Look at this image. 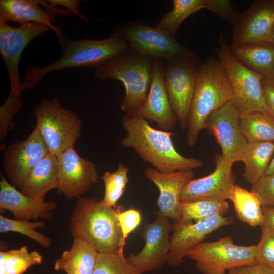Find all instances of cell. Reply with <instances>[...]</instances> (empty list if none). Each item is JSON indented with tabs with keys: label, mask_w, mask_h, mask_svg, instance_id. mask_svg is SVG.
Segmentation results:
<instances>
[{
	"label": "cell",
	"mask_w": 274,
	"mask_h": 274,
	"mask_svg": "<svg viewBox=\"0 0 274 274\" xmlns=\"http://www.w3.org/2000/svg\"><path fill=\"white\" fill-rule=\"evenodd\" d=\"M122 125L126 134L120 145L133 149L142 161L162 172L193 170L203 166L202 161L181 155L173 142L172 132L156 129L146 120L125 115Z\"/></svg>",
	"instance_id": "6da1fadb"
},
{
	"label": "cell",
	"mask_w": 274,
	"mask_h": 274,
	"mask_svg": "<svg viewBox=\"0 0 274 274\" xmlns=\"http://www.w3.org/2000/svg\"><path fill=\"white\" fill-rule=\"evenodd\" d=\"M60 43L63 54L56 61L43 67H26L21 83L22 91L35 87L50 72L71 68H95L129 49L126 40L118 30L104 39L65 38Z\"/></svg>",
	"instance_id": "7a4b0ae2"
},
{
	"label": "cell",
	"mask_w": 274,
	"mask_h": 274,
	"mask_svg": "<svg viewBox=\"0 0 274 274\" xmlns=\"http://www.w3.org/2000/svg\"><path fill=\"white\" fill-rule=\"evenodd\" d=\"M122 206L112 208L95 198L79 196L71 215L68 231L73 238L89 244L98 253H123L119 220Z\"/></svg>",
	"instance_id": "3957f363"
},
{
	"label": "cell",
	"mask_w": 274,
	"mask_h": 274,
	"mask_svg": "<svg viewBox=\"0 0 274 274\" xmlns=\"http://www.w3.org/2000/svg\"><path fill=\"white\" fill-rule=\"evenodd\" d=\"M233 93L225 70L219 59H208L198 69L187 127L186 142L196 143L206 128L209 115L232 100Z\"/></svg>",
	"instance_id": "277c9868"
},
{
	"label": "cell",
	"mask_w": 274,
	"mask_h": 274,
	"mask_svg": "<svg viewBox=\"0 0 274 274\" xmlns=\"http://www.w3.org/2000/svg\"><path fill=\"white\" fill-rule=\"evenodd\" d=\"M153 58L130 48L95 69L96 77L121 81L125 93L120 104L126 115L137 116L148 94L152 78Z\"/></svg>",
	"instance_id": "5b68a950"
},
{
	"label": "cell",
	"mask_w": 274,
	"mask_h": 274,
	"mask_svg": "<svg viewBox=\"0 0 274 274\" xmlns=\"http://www.w3.org/2000/svg\"><path fill=\"white\" fill-rule=\"evenodd\" d=\"M36 128L50 153L58 155L80 136L82 121L77 114L62 106L57 98L43 99L33 108Z\"/></svg>",
	"instance_id": "8992f818"
},
{
	"label": "cell",
	"mask_w": 274,
	"mask_h": 274,
	"mask_svg": "<svg viewBox=\"0 0 274 274\" xmlns=\"http://www.w3.org/2000/svg\"><path fill=\"white\" fill-rule=\"evenodd\" d=\"M218 43L216 51L232 90L231 101L241 115L256 111L268 112L263 96L264 77L233 55L223 35L219 37Z\"/></svg>",
	"instance_id": "52a82bcc"
},
{
	"label": "cell",
	"mask_w": 274,
	"mask_h": 274,
	"mask_svg": "<svg viewBox=\"0 0 274 274\" xmlns=\"http://www.w3.org/2000/svg\"><path fill=\"white\" fill-rule=\"evenodd\" d=\"M256 245L235 244L231 235L214 242H202L187 256L194 260L203 274H226L227 271L256 262Z\"/></svg>",
	"instance_id": "ba28073f"
},
{
	"label": "cell",
	"mask_w": 274,
	"mask_h": 274,
	"mask_svg": "<svg viewBox=\"0 0 274 274\" xmlns=\"http://www.w3.org/2000/svg\"><path fill=\"white\" fill-rule=\"evenodd\" d=\"M200 64L195 56L167 60L164 66V81L169 101L177 122L186 129Z\"/></svg>",
	"instance_id": "9c48e42d"
},
{
	"label": "cell",
	"mask_w": 274,
	"mask_h": 274,
	"mask_svg": "<svg viewBox=\"0 0 274 274\" xmlns=\"http://www.w3.org/2000/svg\"><path fill=\"white\" fill-rule=\"evenodd\" d=\"M126 40L129 48L153 58L166 60L176 57L195 56L194 53L175 38L156 26L141 22H129L117 29Z\"/></svg>",
	"instance_id": "30bf717a"
},
{
	"label": "cell",
	"mask_w": 274,
	"mask_h": 274,
	"mask_svg": "<svg viewBox=\"0 0 274 274\" xmlns=\"http://www.w3.org/2000/svg\"><path fill=\"white\" fill-rule=\"evenodd\" d=\"M50 30L37 23L13 27L0 21V52L9 74L10 95L21 96L22 93L19 68L24 49L33 39Z\"/></svg>",
	"instance_id": "8fae6325"
},
{
	"label": "cell",
	"mask_w": 274,
	"mask_h": 274,
	"mask_svg": "<svg viewBox=\"0 0 274 274\" xmlns=\"http://www.w3.org/2000/svg\"><path fill=\"white\" fill-rule=\"evenodd\" d=\"M241 114L231 100L212 112L206 128L219 144L222 155L234 164L241 161L248 142L241 130Z\"/></svg>",
	"instance_id": "7c38bea8"
},
{
	"label": "cell",
	"mask_w": 274,
	"mask_h": 274,
	"mask_svg": "<svg viewBox=\"0 0 274 274\" xmlns=\"http://www.w3.org/2000/svg\"><path fill=\"white\" fill-rule=\"evenodd\" d=\"M58 160V185L60 194L67 199L78 198L96 184L99 174L96 165L79 156L70 147L57 155Z\"/></svg>",
	"instance_id": "4fadbf2b"
},
{
	"label": "cell",
	"mask_w": 274,
	"mask_h": 274,
	"mask_svg": "<svg viewBox=\"0 0 274 274\" xmlns=\"http://www.w3.org/2000/svg\"><path fill=\"white\" fill-rule=\"evenodd\" d=\"M234 222L232 217L217 215L203 220L194 222L180 220L172 224L173 232L170 238V249L167 262L171 266L181 264L184 258L195 247L203 242L213 231Z\"/></svg>",
	"instance_id": "5bb4252c"
},
{
	"label": "cell",
	"mask_w": 274,
	"mask_h": 274,
	"mask_svg": "<svg viewBox=\"0 0 274 274\" xmlns=\"http://www.w3.org/2000/svg\"><path fill=\"white\" fill-rule=\"evenodd\" d=\"M233 164L219 154L216 157L213 172L187 183L181 195V202L230 199L235 185Z\"/></svg>",
	"instance_id": "9a60e30c"
},
{
	"label": "cell",
	"mask_w": 274,
	"mask_h": 274,
	"mask_svg": "<svg viewBox=\"0 0 274 274\" xmlns=\"http://www.w3.org/2000/svg\"><path fill=\"white\" fill-rule=\"evenodd\" d=\"M49 153L36 127L26 139L10 145L4 152L3 166L11 184L20 189L31 169Z\"/></svg>",
	"instance_id": "2e32d148"
},
{
	"label": "cell",
	"mask_w": 274,
	"mask_h": 274,
	"mask_svg": "<svg viewBox=\"0 0 274 274\" xmlns=\"http://www.w3.org/2000/svg\"><path fill=\"white\" fill-rule=\"evenodd\" d=\"M171 231L169 218L158 215L154 222L144 226L142 236L145 245L138 253L130 254V263L142 273L161 267L167 261Z\"/></svg>",
	"instance_id": "e0dca14e"
},
{
	"label": "cell",
	"mask_w": 274,
	"mask_h": 274,
	"mask_svg": "<svg viewBox=\"0 0 274 274\" xmlns=\"http://www.w3.org/2000/svg\"><path fill=\"white\" fill-rule=\"evenodd\" d=\"M233 25L231 45L266 42L274 28V0L253 1Z\"/></svg>",
	"instance_id": "ac0fdd59"
},
{
	"label": "cell",
	"mask_w": 274,
	"mask_h": 274,
	"mask_svg": "<svg viewBox=\"0 0 274 274\" xmlns=\"http://www.w3.org/2000/svg\"><path fill=\"white\" fill-rule=\"evenodd\" d=\"M155 122L161 130L169 131L177 122L172 109L164 81V65L161 59H153L150 88L137 116Z\"/></svg>",
	"instance_id": "d6986e66"
},
{
	"label": "cell",
	"mask_w": 274,
	"mask_h": 274,
	"mask_svg": "<svg viewBox=\"0 0 274 274\" xmlns=\"http://www.w3.org/2000/svg\"><path fill=\"white\" fill-rule=\"evenodd\" d=\"M43 1L41 0H1L0 21L5 22L13 21L20 25L34 22L45 25L55 32L59 42L65 38L62 29L55 26L57 14L72 15L73 13L67 10H62L51 6L45 1L44 8L40 6Z\"/></svg>",
	"instance_id": "ffe728a7"
},
{
	"label": "cell",
	"mask_w": 274,
	"mask_h": 274,
	"mask_svg": "<svg viewBox=\"0 0 274 274\" xmlns=\"http://www.w3.org/2000/svg\"><path fill=\"white\" fill-rule=\"evenodd\" d=\"M193 170L162 172L154 168L147 167L145 177L158 188V215L178 221L181 220V195L187 183L193 179Z\"/></svg>",
	"instance_id": "44dd1931"
},
{
	"label": "cell",
	"mask_w": 274,
	"mask_h": 274,
	"mask_svg": "<svg viewBox=\"0 0 274 274\" xmlns=\"http://www.w3.org/2000/svg\"><path fill=\"white\" fill-rule=\"evenodd\" d=\"M0 208L11 212L15 219L50 220L51 211L57 206L52 201L46 202L29 197L10 184L1 174Z\"/></svg>",
	"instance_id": "7402d4cb"
},
{
	"label": "cell",
	"mask_w": 274,
	"mask_h": 274,
	"mask_svg": "<svg viewBox=\"0 0 274 274\" xmlns=\"http://www.w3.org/2000/svg\"><path fill=\"white\" fill-rule=\"evenodd\" d=\"M58 169L57 156L49 153L29 172L20 191L29 197L44 200L49 191L58 188Z\"/></svg>",
	"instance_id": "603a6c76"
},
{
	"label": "cell",
	"mask_w": 274,
	"mask_h": 274,
	"mask_svg": "<svg viewBox=\"0 0 274 274\" xmlns=\"http://www.w3.org/2000/svg\"><path fill=\"white\" fill-rule=\"evenodd\" d=\"M233 55L264 78L274 79V45L267 42L230 46Z\"/></svg>",
	"instance_id": "cb8c5ba5"
},
{
	"label": "cell",
	"mask_w": 274,
	"mask_h": 274,
	"mask_svg": "<svg viewBox=\"0 0 274 274\" xmlns=\"http://www.w3.org/2000/svg\"><path fill=\"white\" fill-rule=\"evenodd\" d=\"M98 255L87 242L75 238L70 249L56 260L54 268L66 274H92Z\"/></svg>",
	"instance_id": "d4e9b609"
},
{
	"label": "cell",
	"mask_w": 274,
	"mask_h": 274,
	"mask_svg": "<svg viewBox=\"0 0 274 274\" xmlns=\"http://www.w3.org/2000/svg\"><path fill=\"white\" fill-rule=\"evenodd\" d=\"M274 155V142L247 144L241 158L244 164L243 176L252 185L266 174Z\"/></svg>",
	"instance_id": "484cf974"
},
{
	"label": "cell",
	"mask_w": 274,
	"mask_h": 274,
	"mask_svg": "<svg viewBox=\"0 0 274 274\" xmlns=\"http://www.w3.org/2000/svg\"><path fill=\"white\" fill-rule=\"evenodd\" d=\"M230 200L239 220L253 227L263 225L262 206L256 194L235 184Z\"/></svg>",
	"instance_id": "4316f807"
},
{
	"label": "cell",
	"mask_w": 274,
	"mask_h": 274,
	"mask_svg": "<svg viewBox=\"0 0 274 274\" xmlns=\"http://www.w3.org/2000/svg\"><path fill=\"white\" fill-rule=\"evenodd\" d=\"M240 124L248 143L274 142V117L269 113L256 111L241 115Z\"/></svg>",
	"instance_id": "83f0119b"
},
{
	"label": "cell",
	"mask_w": 274,
	"mask_h": 274,
	"mask_svg": "<svg viewBox=\"0 0 274 274\" xmlns=\"http://www.w3.org/2000/svg\"><path fill=\"white\" fill-rule=\"evenodd\" d=\"M42 255L29 252L26 246L19 249L0 251V274H23L30 267L41 264Z\"/></svg>",
	"instance_id": "f1b7e54d"
},
{
	"label": "cell",
	"mask_w": 274,
	"mask_h": 274,
	"mask_svg": "<svg viewBox=\"0 0 274 274\" xmlns=\"http://www.w3.org/2000/svg\"><path fill=\"white\" fill-rule=\"evenodd\" d=\"M173 8L155 26L168 35L175 36L184 20L191 14L206 9L207 0H173Z\"/></svg>",
	"instance_id": "f546056e"
},
{
	"label": "cell",
	"mask_w": 274,
	"mask_h": 274,
	"mask_svg": "<svg viewBox=\"0 0 274 274\" xmlns=\"http://www.w3.org/2000/svg\"><path fill=\"white\" fill-rule=\"evenodd\" d=\"M129 169L122 163L114 172H105L101 178L104 184V194L101 203L105 206L116 208L117 202L123 195L129 182Z\"/></svg>",
	"instance_id": "4dcf8cb0"
},
{
	"label": "cell",
	"mask_w": 274,
	"mask_h": 274,
	"mask_svg": "<svg viewBox=\"0 0 274 274\" xmlns=\"http://www.w3.org/2000/svg\"><path fill=\"white\" fill-rule=\"evenodd\" d=\"M227 201L198 200L181 202V220L198 222L217 216L223 215L229 209Z\"/></svg>",
	"instance_id": "1f68e13d"
},
{
	"label": "cell",
	"mask_w": 274,
	"mask_h": 274,
	"mask_svg": "<svg viewBox=\"0 0 274 274\" xmlns=\"http://www.w3.org/2000/svg\"><path fill=\"white\" fill-rule=\"evenodd\" d=\"M45 226V223L43 221L31 222L27 220L9 219L0 215L1 233H19L33 239L43 248H47L52 244L51 239L36 230Z\"/></svg>",
	"instance_id": "d6a6232c"
},
{
	"label": "cell",
	"mask_w": 274,
	"mask_h": 274,
	"mask_svg": "<svg viewBox=\"0 0 274 274\" xmlns=\"http://www.w3.org/2000/svg\"><path fill=\"white\" fill-rule=\"evenodd\" d=\"M92 274H143L133 266L124 253H98Z\"/></svg>",
	"instance_id": "836d02e7"
},
{
	"label": "cell",
	"mask_w": 274,
	"mask_h": 274,
	"mask_svg": "<svg viewBox=\"0 0 274 274\" xmlns=\"http://www.w3.org/2000/svg\"><path fill=\"white\" fill-rule=\"evenodd\" d=\"M21 96L9 94L5 102L0 108V141L1 150L4 149V141L9 130L14 126L13 118L23 107Z\"/></svg>",
	"instance_id": "e575fe53"
},
{
	"label": "cell",
	"mask_w": 274,
	"mask_h": 274,
	"mask_svg": "<svg viewBox=\"0 0 274 274\" xmlns=\"http://www.w3.org/2000/svg\"><path fill=\"white\" fill-rule=\"evenodd\" d=\"M261 236L256 245V262L264 264L274 270V230L267 224L261 226Z\"/></svg>",
	"instance_id": "d590c367"
},
{
	"label": "cell",
	"mask_w": 274,
	"mask_h": 274,
	"mask_svg": "<svg viewBox=\"0 0 274 274\" xmlns=\"http://www.w3.org/2000/svg\"><path fill=\"white\" fill-rule=\"evenodd\" d=\"M251 191L257 195L262 207H274V173L265 175Z\"/></svg>",
	"instance_id": "8d00e7d4"
},
{
	"label": "cell",
	"mask_w": 274,
	"mask_h": 274,
	"mask_svg": "<svg viewBox=\"0 0 274 274\" xmlns=\"http://www.w3.org/2000/svg\"><path fill=\"white\" fill-rule=\"evenodd\" d=\"M206 9L233 25L240 13L228 0H207Z\"/></svg>",
	"instance_id": "74e56055"
},
{
	"label": "cell",
	"mask_w": 274,
	"mask_h": 274,
	"mask_svg": "<svg viewBox=\"0 0 274 274\" xmlns=\"http://www.w3.org/2000/svg\"><path fill=\"white\" fill-rule=\"evenodd\" d=\"M119 220L123 236V243L125 245L128 235L134 231L141 221V214L137 209L131 208L123 209L119 214Z\"/></svg>",
	"instance_id": "f35d334b"
},
{
	"label": "cell",
	"mask_w": 274,
	"mask_h": 274,
	"mask_svg": "<svg viewBox=\"0 0 274 274\" xmlns=\"http://www.w3.org/2000/svg\"><path fill=\"white\" fill-rule=\"evenodd\" d=\"M227 274H274V270L264 264L256 262L230 270Z\"/></svg>",
	"instance_id": "ab89813d"
},
{
	"label": "cell",
	"mask_w": 274,
	"mask_h": 274,
	"mask_svg": "<svg viewBox=\"0 0 274 274\" xmlns=\"http://www.w3.org/2000/svg\"><path fill=\"white\" fill-rule=\"evenodd\" d=\"M262 87L264 101L268 113L274 117V79L263 78Z\"/></svg>",
	"instance_id": "60d3db41"
},
{
	"label": "cell",
	"mask_w": 274,
	"mask_h": 274,
	"mask_svg": "<svg viewBox=\"0 0 274 274\" xmlns=\"http://www.w3.org/2000/svg\"><path fill=\"white\" fill-rule=\"evenodd\" d=\"M48 2L52 6H62L66 7L68 10L75 14L82 21L89 22L90 19L80 12L81 1L78 0H49Z\"/></svg>",
	"instance_id": "b9f144b4"
},
{
	"label": "cell",
	"mask_w": 274,
	"mask_h": 274,
	"mask_svg": "<svg viewBox=\"0 0 274 274\" xmlns=\"http://www.w3.org/2000/svg\"><path fill=\"white\" fill-rule=\"evenodd\" d=\"M263 223L267 224L274 230V207H262Z\"/></svg>",
	"instance_id": "7bdbcfd3"
},
{
	"label": "cell",
	"mask_w": 274,
	"mask_h": 274,
	"mask_svg": "<svg viewBox=\"0 0 274 274\" xmlns=\"http://www.w3.org/2000/svg\"><path fill=\"white\" fill-rule=\"evenodd\" d=\"M274 173V155L272 159L266 170L265 175H268Z\"/></svg>",
	"instance_id": "ee69618b"
},
{
	"label": "cell",
	"mask_w": 274,
	"mask_h": 274,
	"mask_svg": "<svg viewBox=\"0 0 274 274\" xmlns=\"http://www.w3.org/2000/svg\"><path fill=\"white\" fill-rule=\"evenodd\" d=\"M266 42L269 43L274 45V28L271 31Z\"/></svg>",
	"instance_id": "f6af8a7d"
}]
</instances>
